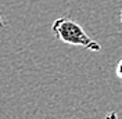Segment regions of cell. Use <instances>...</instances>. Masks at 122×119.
<instances>
[{
  "mask_svg": "<svg viewBox=\"0 0 122 119\" xmlns=\"http://www.w3.org/2000/svg\"><path fill=\"white\" fill-rule=\"evenodd\" d=\"M104 119H118V115H117V112L111 111V112H108V114H107Z\"/></svg>",
  "mask_w": 122,
  "mask_h": 119,
  "instance_id": "obj_3",
  "label": "cell"
},
{
  "mask_svg": "<svg viewBox=\"0 0 122 119\" xmlns=\"http://www.w3.org/2000/svg\"><path fill=\"white\" fill-rule=\"evenodd\" d=\"M51 32L58 40L65 45L79 46L90 51H101V46L96 40L87 36L83 28L69 17L57 18L51 25Z\"/></svg>",
  "mask_w": 122,
  "mask_h": 119,
  "instance_id": "obj_1",
  "label": "cell"
},
{
  "mask_svg": "<svg viewBox=\"0 0 122 119\" xmlns=\"http://www.w3.org/2000/svg\"><path fill=\"white\" fill-rule=\"evenodd\" d=\"M117 76L122 79V60L118 62V65H117Z\"/></svg>",
  "mask_w": 122,
  "mask_h": 119,
  "instance_id": "obj_2",
  "label": "cell"
},
{
  "mask_svg": "<svg viewBox=\"0 0 122 119\" xmlns=\"http://www.w3.org/2000/svg\"><path fill=\"white\" fill-rule=\"evenodd\" d=\"M3 26V18H1V15H0V28Z\"/></svg>",
  "mask_w": 122,
  "mask_h": 119,
  "instance_id": "obj_4",
  "label": "cell"
},
{
  "mask_svg": "<svg viewBox=\"0 0 122 119\" xmlns=\"http://www.w3.org/2000/svg\"><path fill=\"white\" fill-rule=\"evenodd\" d=\"M121 25H122V10H121Z\"/></svg>",
  "mask_w": 122,
  "mask_h": 119,
  "instance_id": "obj_5",
  "label": "cell"
}]
</instances>
